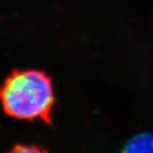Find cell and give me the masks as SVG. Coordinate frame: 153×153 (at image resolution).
Returning <instances> with one entry per match:
<instances>
[{
	"mask_svg": "<svg viewBox=\"0 0 153 153\" xmlns=\"http://www.w3.org/2000/svg\"><path fill=\"white\" fill-rule=\"evenodd\" d=\"M0 101L10 116L48 121L54 101L51 79L38 70L16 72L2 86Z\"/></svg>",
	"mask_w": 153,
	"mask_h": 153,
	"instance_id": "1",
	"label": "cell"
},
{
	"mask_svg": "<svg viewBox=\"0 0 153 153\" xmlns=\"http://www.w3.org/2000/svg\"><path fill=\"white\" fill-rule=\"evenodd\" d=\"M122 153H153V133L139 134L131 138Z\"/></svg>",
	"mask_w": 153,
	"mask_h": 153,
	"instance_id": "2",
	"label": "cell"
},
{
	"mask_svg": "<svg viewBox=\"0 0 153 153\" xmlns=\"http://www.w3.org/2000/svg\"><path fill=\"white\" fill-rule=\"evenodd\" d=\"M9 153H46L37 147L31 146H18Z\"/></svg>",
	"mask_w": 153,
	"mask_h": 153,
	"instance_id": "3",
	"label": "cell"
}]
</instances>
